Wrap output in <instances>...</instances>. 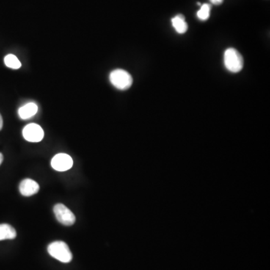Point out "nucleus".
<instances>
[{
	"mask_svg": "<svg viewBox=\"0 0 270 270\" xmlns=\"http://www.w3.org/2000/svg\"><path fill=\"white\" fill-rule=\"evenodd\" d=\"M110 81L114 87L120 90H126L133 84L131 75L123 69H116L110 74Z\"/></svg>",
	"mask_w": 270,
	"mask_h": 270,
	"instance_id": "obj_3",
	"label": "nucleus"
},
{
	"mask_svg": "<svg viewBox=\"0 0 270 270\" xmlns=\"http://www.w3.org/2000/svg\"><path fill=\"white\" fill-rule=\"evenodd\" d=\"M4 62L6 66L12 69H19L21 67V62L15 55L9 54L5 57Z\"/></svg>",
	"mask_w": 270,
	"mask_h": 270,
	"instance_id": "obj_11",
	"label": "nucleus"
},
{
	"mask_svg": "<svg viewBox=\"0 0 270 270\" xmlns=\"http://www.w3.org/2000/svg\"><path fill=\"white\" fill-rule=\"evenodd\" d=\"M19 191L22 195L25 197H30L39 192V185L34 180L25 179L20 183Z\"/></svg>",
	"mask_w": 270,
	"mask_h": 270,
	"instance_id": "obj_7",
	"label": "nucleus"
},
{
	"mask_svg": "<svg viewBox=\"0 0 270 270\" xmlns=\"http://www.w3.org/2000/svg\"><path fill=\"white\" fill-rule=\"evenodd\" d=\"M38 110L39 108H38L37 105L33 102H30V103L23 105L19 109L18 115L22 119L32 118L37 114Z\"/></svg>",
	"mask_w": 270,
	"mask_h": 270,
	"instance_id": "obj_8",
	"label": "nucleus"
},
{
	"mask_svg": "<svg viewBox=\"0 0 270 270\" xmlns=\"http://www.w3.org/2000/svg\"><path fill=\"white\" fill-rule=\"evenodd\" d=\"M3 117H2L1 114H0V131H1L2 128H3Z\"/></svg>",
	"mask_w": 270,
	"mask_h": 270,
	"instance_id": "obj_14",
	"label": "nucleus"
},
{
	"mask_svg": "<svg viewBox=\"0 0 270 270\" xmlns=\"http://www.w3.org/2000/svg\"><path fill=\"white\" fill-rule=\"evenodd\" d=\"M23 136L29 142H40L45 136V132L42 127L36 123H31L24 127Z\"/></svg>",
	"mask_w": 270,
	"mask_h": 270,
	"instance_id": "obj_5",
	"label": "nucleus"
},
{
	"mask_svg": "<svg viewBox=\"0 0 270 270\" xmlns=\"http://www.w3.org/2000/svg\"><path fill=\"white\" fill-rule=\"evenodd\" d=\"M51 166L57 171H66L73 166V160L70 155L59 153L55 155L51 160Z\"/></svg>",
	"mask_w": 270,
	"mask_h": 270,
	"instance_id": "obj_6",
	"label": "nucleus"
},
{
	"mask_svg": "<svg viewBox=\"0 0 270 270\" xmlns=\"http://www.w3.org/2000/svg\"><path fill=\"white\" fill-rule=\"evenodd\" d=\"M17 237V232L12 226L8 224H0V241L14 240Z\"/></svg>",
	"mask_w": 270,
	"mask_h": 270,
	"instance_id": "obj_9",
	"label": "nucleus"
},
{
	"mask_svg": "<svg viewBox=\"0 0 270 270\" xmlns=\"http://www.w3.org/2000/svg\"><path fill=\"white\" fill-rule=\"evenodd\" d=\"M53 213L59 223L65 226L73 225L76 221L74 213L64 204H58L53 207Z\"/></svg>",
	"mask_w": 270,
	"mask_h": 270,
	"instance_id": "obj_4",
	"label": "nucleus"
},
{
	"mask_svg": "<svg viewBox=\"0 0 270 270\" xmlns=\"http://www.w3.org/2000/svg\"><path fill=\"white\" fill-rule=\"evenodd\" d=\"M3 161V155L0 152V165H1Z\"/></svg>",
	"mask_w": 270,
	"mask_h": 270,
	"instance_id": "obj_15",
	"label": "nucleus"
},
{
	"mask_svg": "<svg viewBox=\"0 0 270 270\" xmlns=\"http://www.w3.org/2000/svg\"><path fill=\"white\" fill-rule=\"evenodd\" d=\"M210 9H211V6L209 4H204L200 8V10L197 12V15L200 20H207L209 19L210 15Z\"/></svg>",
	"mask_w": 270,
	"mask_h": 270,
	"instance_id": "obj_12",
	"label": "nucleus"
},
{
	"mask_svg": "<svg viewBox=\"0 0 270 270\" xmlns=\"http://www.w3.org/2000/svg\"><path fill=\"white\" fill-rule=\"evenodd\" d=\"M224 62L226 69L233 73L240 72L244 65L243 56L234 48H228L224 52Z\"/></svg>",
	"mask_w": 270,
	"mask_h": 270,
	"instance_id": "obj_2",
	"label": "nucleus"
},
{
	"mask_svg": "<svg viewBox=\"0 0 270 270\" xmlns=\"http://www.w3.org/2000/svg\"><path fill=\"white\" fill-rule=\"evenodd\" d=\"M223 1H224V0H210L212 4L216 5V6H219V5H221V3H223Z\"/></svg>",
	"mask_w": 270,
	"mask_h": 270,
	"instance_id": "obj_13",
	"label": "nucleus"
},
{
	"mask_svg": "<svg viewBox=\"0 0 270 270\" xmlns=\"http://www.w3.org/2000/svg\"><path fill=\"white\" fill-rule=\"evenodd\" d=\"M171 22H172V25L174 29H176V31L178 33L183 34L188 30V24H187L185 17L183 15H177L174 18H172Z\"/></svg>",
	"mask_w": 270,
	"mask_h": 270,
	"instance_id": "obj_10",
	"label": "nucleus"
},
{
	"mask_svg": "<svg viewBox=\"0 0 270 270\" xmlns=\"http://www.w3.org/2000/svg\"><path fill=\"white\" fill-rule=\"evenodd\" d=\"M48 252L51 257L62 263H69L72 260V254L66 243L56 241L48 246Z\"/></svg>",
	"mask_w": 270,
	"mask_h": 270,
	"instance_id": "obj_1",
	"label": "nucleus"
}]
</instances>
